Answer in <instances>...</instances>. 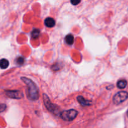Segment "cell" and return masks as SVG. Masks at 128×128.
I'll return each instance as SVG.
<instances>
[{"label": "cell", "mask_w": 128, "mask_h": 128, "mask_svg": "<svg viewBox=\"0 0 128 128\" xmlns=\"http://www.w3.org/2000/svg\"><path fill=\"white\" fill-rule=\"evenodd\" d=\"M5 94L8 97L12 99L20 100L23 98V94L20 91H5Z\"/></svg>", "instance_id": "5"}, {"label": "cell", "mask_w": 128, "mask_h": 128, "mask_svg": "<svg viewBox=\"0 0 128 128\" xmlns=\"http://www.w3.org/2000/svg\"><path fill=\"white\" fill-rule=\"evenodd\" d=\"M24 60L23 58H22V57L18 58L16 60V62H17V63L20 65L24 63Z\"/></svg>", "instance_id": "12"}, {"label": "cell", "mask_w": 128, "mask_h": 128, "mask_svg": "<svg viewBox=\"0 0 128 128\" xmlns=\"http://www.w3.org/2000/svg\"><path fill=\"white\" fill-rule=\"evenodd\" d=\"M126 85H127V81L124 80H120L117 83L118 88L120 89H124L126 88Z\"/></svg>", "instance_id": "10"}, {"label": "cell", "mask_w": 128, "mask_h": 128, "mask_svg": "<svg viewBox=\"0 0 128 128\" xmlns=\"http://www.w3.org/2000/svg\"><path fill=\"white\" fill-rule=\"evenodd\" d=\"M0 66L2 70L6 69L9 66V61L6 59H2L0 61Z\"/></svg>", "instance_id": "9"}, {"label": "cell", "mask_w": 128, "mask_h": 128, "mask_svg": "<svg viewBox=\"0 0 128 128\" xmlns=\"http://www.w3.org/2000/svg\"><path fill=\"white\" fill-rule=\"evenodd\" d=\"M81 2V0H71V2L72 5H78Z\"/></svg>", "instance_id": "13"}, {"label": "cell", "mask_w": 128, "mask_h": 128, "mask_svg": "<svg viewBox=\"0 0 128 128\" xmlns=\"http://www.w3.org/2000/svg\"><path fill=\"white\" fill-rule=\"evenodd\" d=\"M43 101L44 103V106L47 108V110L53 113L54 115L61 114V112H60V108L56 105L54 104L51 102L50 98L46 94H43Z\"/></svg>", "instance_id": "2"}, {"label": "cell", "mask_w": 128, "mask_h": 128, "mask_svg": "<svg viewBox=\"0 0 128 128\" xmlns=\"http://www.w3.org/2000/svg\"><path fill=\"white\" fill-rule=\"evenodd\" d=\"M55 20L52 18H47L44 20V24L45 26L48 28H52L55 26Z\"/></svg>", "instance_id": "7"}, {"label": "cell", "mask_w": 128, "mask_h": 128, "mask_svg": "<svg viewBox=\"0 0 128 128\" xmlns=\"http://www.w3.org/2000/svg\"><path fill=\"white\" fill-rule=\"evenodd\" d=\"M21 80L27 86V96L30 100L35 101L38 100L39 92L38 88L31 80L25 77H21Z\"/></svg>", "instance_id": "1"}, {"label": "cell", "mask_w": 128, "mask_h": 128, "mask_svg": "<svg viewBox=\"0 0 128 128\" xmlns=\"http://www.w3.org/2000/svg\"><path fill=\"white\" fill-rule=\"evenodd\" d=\"M128 98V93L126 91H120L117 92L113 97V102L116 105L122 103L126 101Z\"/></svg>", "instance_id": "4"}, {"label": "cell", "mask_w": 128, "mask_h": 128, "mask_svg": "<svg viewBox=\"0 0 128 128\" xmlns=\"http://www.w3.org/2000/svg\"><path fill=\"white\" fill-rule=\"evenodd\" d=\"M65 41L68 45H71L74 42V36L71 34H69L65 37Z\"/></svg>", "instance_id": "8"}, {"label": "cell", "mask_w": 128, "mask_h": 128, "mask_svg": "<svg viewBox=\"0 0 128 128\" xmlns=\"http://www.w3.org/2000/svg\"><path fill=\"white\" fill-rule=\"evenodd\" d=\"M40 34V31L38 29H34L33 31L31 32V37L34 39L38 38Z\"/></svg>", "instance_id": "11"}, {"label": "cell", "mask_w": 128, "mask_h": 128, "mask_svg": "<svg viewBox=\"0 0 128 128\" xmlns=\"http://www.w3.org/2000/svg\"><path fill=\"white\" fill-rule=\"evenodd\" d=\"M0 108H1V112H2V111L6 109V105L4 104H1Z\"/></svg>", "instance_id": "14"}, {"label": "cell", "mask_w": 128, "mask_h": 128, "mask_svg": "<svg viewBox=\"0 0 128 128\" xmlns=\"http://www.w3.org/2000/svg\"><path fill=\"white\" fill-rule=\"evenodd\" d=\"M78 101L80 102V104L82 106H90L91 105V102L89 100H85L82 96H78L77 98Z\"/></svg>", "instance_id": "6"}, {"label": "cell", "mask_w": 128, "mask_h": 128, "mask_svg": "<svg viewBox=\"0 0 128 128\" xmlns=\"http://www.w3.org/2000/svg\"><path fill=\"white\" fill-rule=\"evenodd\" d=\"M78 115V111L74 110H69L61 112L60 117L63 120L66 121H72L76 118Z\"/></svg>", "instance_id": "3"}]
</instances>
